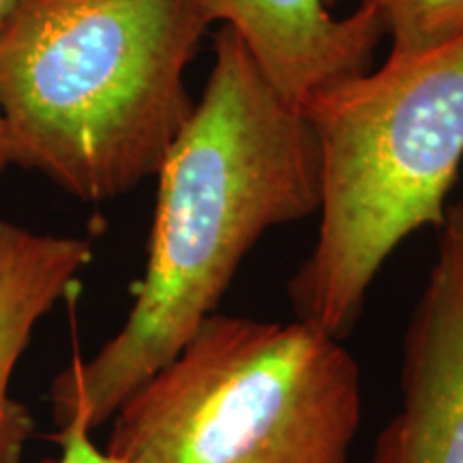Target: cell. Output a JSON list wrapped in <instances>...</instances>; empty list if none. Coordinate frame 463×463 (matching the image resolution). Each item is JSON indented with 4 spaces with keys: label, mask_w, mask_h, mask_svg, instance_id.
Segmentation results:
<instances>
[{
    "label": "cell",
    "mask_w": 463,
    "mask_h": 463,
    "mask_svg": "<svg viewBox=\"0 0 463 463\" xmlns=\"http://www.w3.org/2000/svg\"><path fill=\"white\" fill-rule=\"evenodd\" d=\"M28 3L31 0H0V39L14 26V22L26 9Z\"/></svg>",
    "instance_id": "cell-10"
},
{
    "label": "cell",
    "mask_w": 463,
    "mask_h": 463,
    "mask_svg": "<svg viewBox=\"0 0 463 463\" xmlns=\"http://www.w3.org/2000/svg\"><path fill=\"white\" fill-rule=\"evenodd\" d=\"M206 28L194 0H31L0 39L11 165L92 204L157 176Z\"/></svg>",
    "instance_id": "cell-2"
},
{
    "label": "cell",
    "mask_w": 463,
    "mask_h": 463,
    "mask_svg": "<svg viewBox=\"0 0 463 463\" xmlns=\"http://www.w3.org/2000/svg\"><path fill=\"white\" fill-rule=\"evenodd\" d=\"M337 0H194L202 17L225 22L283 99L305 108L320 92L372 69L384 34L380 17L358 7L337 17Z\"/></svg>",
    "instance_id": "cell-6"
},
{
    "label": "cell",
    "mask_w": 463,
    "mask_h": 463,
    "mask_svg": "<svg viewBox=\"0 0 463 463\" xmlns=\"http://www.w3.org/2000/svg\"><path fill=\"white\" fill-rule=\"evenodd\" d=\"M92 260L82 236L39 234L0 219V463H22L37 420L11 380L37 324L67 297Z\"/></svg>",
    "instance_id": "cell-7"
},
{
    "label": "cell",
    "mask_w": 463,
    "mask_h": 463,
    "mask_svg": "<svg viewBox=\"0 0 463 463\" xmlns=\"http://www.w3.org/2000/svg\"><path fill=\"white\" fill-rule=\"evenodd\" d=\"M391 34V58L433 52L463 37V0H361Z\"/></svg>",
    "instance_id": "cell-8"
},
{
    "label": "cell",
    "mask_w": 463,
    "mask_h": 463,
    "mask_svg": "<svg viewBox=\"0 0 463 463\" xmlns=\"http://www.w3.org/2000/svg\"><path fill=\"white\" fill-rule=\"evenodd\" d=\"M202 99L167 150L144 277L125 322L52 380L56 427L95 431L219 311L269 230L316 215L320 148L305 109L264 78L230 28L215 34Z\"/></svg>",
    "instance_id": "cell-1"
},
{
    "label": "cell",
    "mask_w": 463,
    "mask_h": 463,
    "mask_svg": "<svg viewBox=\"0 0 463 463\" xmlns=\"http://www.w3.org/2000/svg\"><path fill=\"white\" fill-rule=\"evenodd\" d=\"M11 165V155H9V144H7V136H5V127L3 120H0V176H3L5 170Z\"/></svg>",
    "instance_id": "cell-11"
},
{
    "label": "cell",
    "mask_w": 463,
    "mask_h": 463,
    "mask_svg": "<svg viewBox=\"0 0 463 463\" xmlns=\"http://www.w3.org/2000/svg\"><path fill=\"white\" fill-rule=\"evenodd\" d=\"M109 420L116 463H350L361 367L298 317L217 311Z\"/></svg>",
    "instance_id": "cell-4"
},
{
    "label": "cell",
    "mask_w": 463,
    "mask_h": 463,
    "mask_svg": "<svg viewBox=\"0 0 463 463\" xmlns=\"http://www.w3.org/2000/svg\"><path fill=\"white\" fill-rule=\"evenodd\" d=\"M54 439L61 444V455L45 463H116L106 449L97 447L92 431L80 420L61 427Z\"/></svg>",
    "instance_id": "cell-9"
},
{
    "label": "cell",
    "mask_w": 463,
    "mask_h": 463,
    "mask_svg": "<svg viewBox=\"0 0 463 463\" xmlns=\"http://www.w3.org/2000/svg\"><path fill=\"white\" fill-rule=\"evenodd\" d=\"M320 148V225L288 297L345 339L402 242L444 223L463 157V37L320 92L303 108Z\"/></svg>",
    "instance_id": "cell-3"
},
{
    "label": "cell",
    "mask_w": 463,
    "mask_h": 463,
    "mask_svg": "<svg viewBox=\"0 0 463 463\" xmlns=\"http://www.w3.org/2000/svg\"><path fill=\"white\" fill-rule=\"evenodd\" d=\"M436 262L403 333L402 402L372 463H463V204L439 225Z\"/></svg>",
    "instance_id": "cell-5"
}]
</instances>
